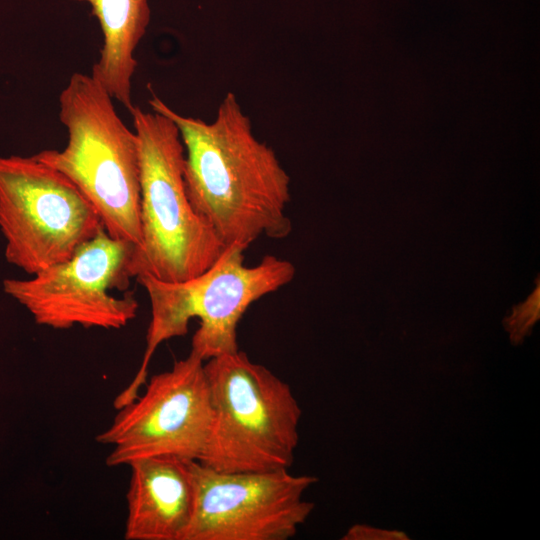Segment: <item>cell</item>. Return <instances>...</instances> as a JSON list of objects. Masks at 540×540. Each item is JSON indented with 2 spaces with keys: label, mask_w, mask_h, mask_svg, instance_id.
<instances>
[{
  "label": "cell",
  "mask_w": 540,
  "mask_h": 540,
  "mask_svg": "<svg viewBox=\"0 0 540 540\" xmlns=\"http://www.w3.org/2000/svg\"><path fill=\"white\" fill-rule=\"evenodd\" d=\"M149 105L177 126L189 202L225 247L247 249L262 236L291 233L290 177L275 151L254 135L235 94L225 95L212 122L181 115L155 94Z\"/></svg>",
  "instance_id": "obj_1"
},
{
  "label": "cell",
  "mask_w": 540,
  "mask_h": 540,
  "mask_svg": "<svg viewBox=\"0 0 540 540\" xmlns=\"http://www.w3.org/2000/svg\"><path fill=\"white\" fill-rule=\"evenodd\" d=\"M245 250L235 244L226 246L207 270L184 281L165 282L148 274L136 277L148 294L151 320L140 367L116 396L115 406L122 407L139 395L158 346L184 336L193 318L200 325L192 337L191 352L202 360L239 350L237 327L249 306L290 283L296 273L292 262L274 255L245 266Z\"/></svg>",
  "instance_id": "obj_2"
},
{
  "label": "cell",
  "mask_w": 540,
  "mask_h": 540,
  "mask_svg": "<svg viewBox=\"0 0 540 540\" xmlns=\"http://www.w3.org/2000/svg\"><path fill=\"white\" fill-rule=\"evenodd\" d=\"M539 312V289L530 298L514 309L513 314L506 319V327L514 340H520L528 328L533 325Z\"/></svg>",
  "instance_id": "obj_12"
},
{
  "label": "cell",
  "mask_w": 540,
  "mask_h": 540,
  "mask_svg": "<svg viewBox=\"0 0 540 540\" xmlns=\"http://www.w3.org/2000/svg\"><path fill=\"white\" fill-rule=\"evenodd\" d=\"M204 360L190 351L156 374L143 393L118 409L96 441L111 446L110 467L154 456L199 461L211 428L212 407Z\"/></svg>",
  "instance_id": "obj_8"
},
{
  "label": "cell",
  "mask_w": 540,
  "mask_h": 540,
  "mask_svg": "<svg viewBox=\"0 0 540 540\" xmlns=\"http://www.w3.org/2000/svg\"><path fill=\"white\" fill-rule=\"evenodd\" d=\"M132 116L140 155L142 245L132 255V277L165 282L207 270L225 246L193 210L184 183L185 149L167 116L138 106Z\"/></svg>",
  "instance_id": "obj_5"
},
{
  "label": "cell",
  "mask_w": 540,
  "mask_h": 540,
  "mask_svg": "<svg viewBox=\"0 0 540 540\" xmlns=\"http://www.w3.org/2000/svg\"><path fill=\"white\" fill-rule=\"evenodd\" d=\"M212 420L198 461L219 472L289 469L301 409L290 386L240 350L204 362Z\"/></svg>",
  "instance_id": "obj_4"
},
{
  "label": "cell",
  "mask_w": 540,
  "mask_h": 540,
  "mask_svg": "<svg viewBox=\"0 0 540 540\" xmlns=\"http://www.w3.org/2000/svg\"><path fill=\"white\" fill-rule=\"evenodd\" d=\"M91 7L98 20L103 44L91 76L128 110L132 79L137 68L135 51L150 22L148 0H76Z\"/></svg>",
  "instance_id": "obj_11"
},
{
  "label": "cell",
  "mask_w": 540,
  "mask_h": 540,
  "mask_svg": "<svg viewBox=\"0 0 540 540\" xmlns=\"http://www.w3.org/2000/svg\"><path fill=\"white\" fill-rule=\"evenodd\" d=\"M195 510L185 540H287L313 510L304 492L317 481L288 469L219 472L193 462Z\"/></svg>",
  "instance_id": "obj_9"
},
{
  "label": "cell",
  "mask_w": 540,
  "mask_h": 540,
  "mask_svg": "<svg viewBox=\"0 0 540 540\" xmlns=\"http://www.w3.org/2000/svg\"><path fill=\"white\" fill-rule=\"evenodd\" d=\"M193 462L154 456L128 464L125 540H185L196 501Z\"/></svg>",
  "instance_id": "obj_10"
},
{
  "label": "cell",
  "mask_w": 540,
  "mask_h": 540,
  "mask_svg": "<svg viewBox=\"0 0 540 540\" xmlns=\"http://www.w3.org/2000/svg\"><path fill=\"white\" fill-rule=\"evenodd\" d=\"M135 250L132 243L112 238L103 228L68 260L30 279H4L3 290L39 325L120 329L136 317L138 302L131 293L117 297L111 290L127 288Z\"/></svg>",
  "instance_id": "obj_7"
},
{
  "label": "cell",
  "mask_w": 540,
  "mask_h": 540,
  "mask_svg": "<svg viewBox=\"0 0 540 540\" xmlns=\"http://www.w3.org/2000/svg\"><path fill=\"white\" fill-rule=\"evenodd\" d=\"M102 221L65 175L29 157H0V230L8 263L34 275L68 260Z\"/></svg>",
  "instance_id": "obj_6"
},
{
  "label": "cell",
  "mask_w": 540,
  "mask_h": 540,
  "mask_svg": "<svg viewBox=\"0 0 540 540\" xmlns=\"http://www.w3.org/2000/svg\"><path fill=\"white\" fill-rule=\"evenodd\" d=\"M113 100L91 74L73 73L59 96L67 145L35 156L76 185L109 236L137 250L142 245L138 139L119 117Z\"/></svg>",
  "instance_id": "obj_3"
}]
</instances>
